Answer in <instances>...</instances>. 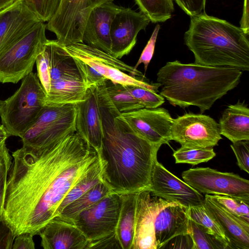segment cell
I'll list each match as a JSON object with an SVG mask.
<instances>
[{
	"mask_svg": "<svg viewBox=\"0 0 249 249\" xmlns=\"http://www.w3.org/2000/svg\"><path fill=\"white\" fill-rule=\"evenodd\" d=\"M12 156L1 222L15 236L38 235L71 189L101 163L97 151L76 132L45 148L22 146Z\"/></svg>",
	"mask_w": 249,
	"mask_h": 249,
	"instance_id": "1",
	"label": "cell"
},
{
	"mask_svg": "<svg viewBox=\"0 0 249 249\" xmlns=\"http://www.w3.org/2000/svg\"><path fill=\"white\" fill-rule=\"evenodd\" d=\"M150 22L142 12L120 6L110 27V55L120 59L129 54L136 45L138 33L145 30Z\"/></svg>",
	"mask_w": 249,
	"mask_h": 249,
	"instance_id": "15",
	"label": "cell"
},
{
	"mask_svg": "<svg viewBox=\"0 0 249 249\" xmlns=\"http://www.w3.org/2000/svg\"><path fill=\"white\" fill-rule=\"evenodd\" d=\"M138 193L122 194V206L116 230L122 249H132Z\"/></svg>",
	"mask_w": 249,
	"mask_h": 249,
	"instance_id": "25",
	"label": "cell"
},
{
	"mask_svg": "<svg viewBox=\"0 0 249 249\" xmlns=\"http://www.w3.org/2000/svg\"><path fill=\"white\" fill-rule=\"evenodd\" d=\"M126 87L130 94L142 105L144 108H157L165 102L164 97L156 92L139 86Z\"/></svg>",
	"mask_w": 249,
	"mask_h": 249,
	"instance_id": "35",
	"label": "cell"
},
{
	"mask_svg": "<svg viewBox=\"0 0 249 249\" xmlns=\"http://www.w3.org/2000/svg\"><path fill=\"white\" fill-rule=\"evenodd\" d=\"M122 249V247L115 232L98 240L89 242L87 249Z\"/></svg>",
	"mask_w": 249,
	"mask_h": 249,
	"instance_id": "41",
	"label": "cell"
},
{
	"mask_svg": "<svg viewBox=\"0 0 249 249\" xmlns=\"http://www.w3.org/2000/svg\"><path fill=\"white\" fill-rule=\"evenodd\" d=\"M186 208L167 200L156 214L154 231L157 249L173 237L189 233V219Z\"/></svg>",
	"mask_w": 249,
	"mask_h": 249,
	"instance_id": "21",
	"label": "cell"
},
{
	"mask_svg": "<svg viewBox=\"0 0 249 249\" xmlns=\"http://www.w3.org/2000/svg\"><path fill=\"white\" fill-rule=\"evenodd\" d=\"M75 106L76 132L99 153L103 129L96 86L89 88L84 99Z\"/></svg>",
	"mask_w": 249,
	"mask_h": 249,
	"instance_id": "17",
	"label": "cell"
},
{
	"mask_svg": "<svg viewBox=\"0 0 249 249\" xmlns=\"http://www.w3.org/2000/svg\"><path fill=\"white\" fill-rule=\"evenodd\" d=\"M111 193L112 192L108 186L102 180L65 207L58 216L63 220L72 222L81 212L92 207Z\"/></svg>",
	"mask_w": 249,
	"mask_h": 249,
	"instance_id": "26",
	"label": "cell"
},
{
	"mask_svg": "<svg viewBox=\"0 0 249 249\" xmlns=\"http://www.w3.org/2000/svg\"><path fill=\"white\" fill-rule=\"evenodd\" d=\"M203 205L222 230L230 249H249V224L226 211L208 194L204 196Z\"/></svg>",
	"mask_w": 249,
	"mask_h": 249,
	"instance_id": "22",
	"label": "cell"
},
{
	"mask_svg": "<svg viewBox=\"0 0 249 249\" xmlns=\"http://www.w3.org/2000/svg\"><path fill=\"white\" fill-rule=\"evenodd\" d=\"M63 46L71 56L88 64L113 83L124 86H139L156 92L158 91L160 84H150L137 79L136 76L142 77H144V76L134 67L126 64L108 53L84 43H76Z\"/></svg>",
	"mask_w": 249,
	"mask_h": 249,
	"instance_id": "8",
	"label": "cell"
},
{
	"mask_svg": "<svg viewBox=\"0 0 249 249\" xmlns=\"http://www.w3.org/2000/svg\"><path fill=\"white\" fill-rule=\"evenodd\" d=\"M101 163L90 171L79 181L65 196L57 211V216L65 207L82 196L94 185L101 181Z\"/></svg>",
	"mask_w": 249,
	"mask_h": 249,
	"instance_id": "30",
	"label": "cell"
},
{
	"mask_svg": "<svg viewBox=\"0 0 249 249\" xmlns=\"http://www.w3.org/2000/svg\"><path fill=\"white\" fill-rule=\"evenodd\" d=\"M208 195L230 213L249 224V201L227 196Z\"/></svg>",
	"mask_w": 249,
	"mask_h": 249,
	"instance_id": "32",
	"label": "cell"
},
{
	"mask_svg": "<svg viewBox=\"0 0 249 249\" xmlns=\"http://www.w3.org/2000/svg\"><path fill=\"white\" fill-rule=\"evenodd\" d=\"M101 86L107 98L121 113L144 108L129 92L126 86L107 79Z\"/></svg>",
	"mask_w": 249,
	"mask_h": 249,
	"instance_id": "27",
	"label": "cell"
},
{
	"mask_svg": "<svg viewBox=\"0 0 249 249\" xmlns=\"http://www.w3.org/2000/svg\"><path fill=\"white\" fill-rule=\"evenodd\" d=\"M189 233L194 243V249H227V243L218 238L208 230L189 218Z\"/></svg>",
	"mask_w": 249,
	"mask_h": 249,
	"instance_id": "29",
	"label": "cell"
},
{
	"mask_svg": "<svg viewBox=\"0 0 249 249\" xmlns=\"http://www.w3.org/2000/svg\"><path fill=\"white\" fill-rule=\"evenodd\" d=\"M88 89L82 79L68 78L56 80L51 83L45 106L76 104L84 99Z\"/></svg>",
	"mask_w": 249,
	"mask_h": 249,
	"instance_id": "24",
	"label": "cell"
},
{
	"mask_svg": "<svg viewBox=\"0 0 249 249\" xmlns=\"http://www.w3.org/2000/svg\"><path fill=\"white\" fill-rule=\"evenodd\" d=\"M46 97L37 73L31 72L22 79L20 87L4 101L0 115L11 136L22 137L45 107Z\"/></svg>",
	"mask_w": 249,
	"mask_h": 249,
	"instance_id": "5",
	"label": "cell"
},
{
	"mask_svg": "<svg viewBox=\"0 0 249 249\" xmlns=\"http://www.w3.org/2000/svg\"><path fill=\"white\" fill-rule=\"evenodd\" d=\"M33 235L30 233L25 232L16 236L13 243V249H35V244Z\"/></svg>",
	"mask_w": 249,
	"mask_h": 249,
	"instance_id": "43",
	"label": "cell"
},
{
	"mask_svg": "<svg viewBox=\"0 0 249 249\" xmlns=\"http://www.w3.org/2000/svg\"><path fill=\"white\" fill-rule=\"evenodd\" d=\"M12 156L5 143L0 147V223L5 196L9 171L12 164Z\"/></svg>",
	"mask_w": 249,
	"mask_h": 249,
	"instance_id": "36",
	"label": "cell"
},
{
	"mask_svg": "<svg viewBox=\"0 0 249 249\" xmlns=\"http://www.w3.org/2000/svg\"><path fill=\"white\" fill-rule=\"evenodd\" d=\"M40 21L22 0L0 11V54Z\"/></svg>",
	"mask_w": 249,
	"mask_h": 249,
	"instance_id": "18",
	"label": "cell"
},
{
	"mask_svg": "<svg viewBox=\"0 0 249 249\" xmlns=\"http://www.w3.org/2000/svg\"><path fill=\"white\" fill-rule=\"evenodd\" d=\"M182 178L201 194L227 196L249 201V180L233 173L197 167L183 172Z\"/></svg>",
	"mask_w": 249,
	"mask_h": 249,
	"instance_id": "9",
	"label": "cell"
},
{
	"mask_svg": "<svg viewBox=\"0 0 249 249\" xmlns=\"http://www.w3.org/2000/svg\"><path fill=\"white\" fill-rule=\"evenodd\" d=\"M103 129L99 155L102 180L112 193L149 190L157 153L161 145L137 134L118 115L121 113L102 91L97 93Z\"/></svg>",
	"mask_w": 249,
	"mask_h": 249,
	"instance_id": "2",
	"label": "cell"
},
{
	"mask_svg": "<svg viewBox=\"0 0 249 249\" xmlns=\"http://www.w3.org/2000/svg\"><path fill=\"white\" fill-rule=\"evenodd\" d=\"M42 22H48L55 14L61 0H22Z\"/></svg>",
	"mask_w": 249,
	"mask_h": 249,
	"instance_id": "34",
	"label": "cell"
},
{
	"mask_svg": "<svg viewBox=\"0 0 249 249\" xmlns=\"http://www.w3.org/2000/svg\"><path fill=\"white\" fill-rule=\"evenodd\" d=\"M38 235L44 249H87L89 242L72 222L59 216L51 220Z\"/></svg>",
	"mask_w": 249,
	"mask_h": 249,
	"instance_id": "20",
	"label": "cell"
},
{
	"mask_svg": "<svg viewBox=\"0 0 249 249\" xmlns=\"http://www.w3.org/2000/svg\"><path fill=\"white\" fill-rule=\"evenodd\" d=\"M15 237L2 222L0 223V249H12Z\"/></svg>",
	"mask_w": 249,
	"mask_h": 249,
	"instance_id": "44",
	"label": "cell"
},
{
	"mask_svg": "<svg viewBox=\"0 0 249 249\" xmlns=\"http://www.w3.org/2000/svg\"><path fill=\"white\" fill-rule=\"evenodd\" d=\"M187 213L189 218L204 227L210 233L228 244L222 230L206 211L204 205L189 207L187 209Z\"/></svg>",
	"mask_w": 249,
	"mask_h": 249,
	"instance_id": "33",
	"label": "cell"
},
{
	"mask_svg": "<svg viewBox=\"0 0 249 249\" xmlns=\"http://www.w3.org/2000/svg\"><path fill=\"white\" fill-rule=\"evenodd\" d=\"M10 136L4 126L2 124L0 125V147L5 143L6 139Z\"/></svg>",
	"mask_w": 249,
	"mask_h": 249,
	"instance_id": "46",
	"label": "cell"
},
{
	"mask_svg": "<svg viewBox=\"0 0 249 249\" xmlns=\"http://www.w3.org/2000/svg\"><path fill=\"white\" fill-rule=\"evenodd\" d=\"M92 0H61L55 14L46 24L62 46L83 43V35L91 10Z\"/></svg>",
	"mask_w": 249,
	"mask_h": 249,
	"instance_id": "10",
	"label": "cell"
},
{
	"mask_svg": "<svg viewBox=\"0 0 249 249\" xmlns=\"http://www.w3.org/2000/svg\"><path fill=\"white\" fill-rule=\"evenodd\" d=\"M122 201V194L111 193L81 212L72 222L89 242L107 236L116 232Z\"/></svg>",
	"mask_w": 249,
	"mask_h": 249,
	"instance_id": "11",
	"label": "cell"
},
{
	"mask_svg": "<svg viewBox=\"0 0 249 249\" xmlns=\"http://www.w3.org/2000/svg\"><path fill=\"white\" fill-rule=\"evenodd\" d=\"M219 128L223 135L234 142L249 140V109L245 102L230 105L224 110L219 121Z\"/></svg>",
	"mask_w": 249,
	"mask_h": 249,
	"instance_id": "23",
	"label": "cell"
},
{
	"mask_svg": "<svg viewBox=\"0 0 249 249\" xmlns=\"http://www.w3.org/2000/svg\"><path fill=\"white\" fill-rule=\"evenodd\" d=\"M155 196L188 208L203 205L204 196L155 160L149 190Z\"/></svg>",
	"mask_w": 249,
	"mask_h": 249,
	"instance_id": "14",
	"label": "cell"
},
{
	"mask_svg": "<svg viewBox=\"0 0 249 249\" xmlns=\"http://www.w3.org/2000/svg\"><path fill=\"white\" fill-rule=\"evenodd\" d=\"M160 29V25L158 24H157L149 40L143 50L137 63L134 67L135 69H137V67L140 64L143 63L144 67V71L146 72L148 66L154 54L156 40Z\"/></svg>",
	"mask_w": 249,
	"mask_h": 249,
	"instance_id": "39",
	"label": "cell"
},
{
	"mask_svg": "<svg viewBox=\"0 0 249 249\" xmlns=\"http://www.w3.org/2000/svg\"><path fill=\"white\" fill-rule=\"evenodd\" d=\"M16 0H0V11L12 4Z\"/></svg>",
	"mask_w": 249,
	"mask_h": 249,
	"instance_id": "47",
	"label": "cell"
},
{
	"mask_svg": "<svg viewBox=\"0 0 249 249\" xmlns=\"http://www.w3.org/2000/svg\"><path fill=\"white\" fill-rule=\"evenodd\" d=\"M46 29L45 22H38L0 54V82L16 84L32 72L48 40Z\"/></svg>",
	"mask_w": 249,
	"mask_h": 249,
	"instance_id": "6",
	"label": "cell"
},
{
	"mask_svg": "<svg viewBox=\"0 0 249 249\" xmlns=\"http://www.w3.org/2000/svg\"><path fill=\"white\" fill-rule=\"evenodd\" d=\"M194 249V243L190 233L178 235L169 240L161 249Z\"/></svg>",
	"mask_w": 249,
	"mask_h": 249,
	"instance_id": "42",
	"label": "cell"
},
{
	"mask_svg": "<svg viewBox=\"0 0 249 249\" xmlns=\"http://www.w3.org/2000/svg\"><path fill=\"white\" fill-rule=\"evenodd\" d=\"M241 70L178 60L168 62L157 73L160 94L174 106L198 107L201 113L240 83Z\"/></svg>",
	"mask_w": 249,
	"mask_h": 249,
	"instance_id": "3",
	"label": "cell"
},
{
	"mask_svg": "<svg viewBox=\"0 0 249 249\" xmlns=\"http://www.w3.org/2000/svg\"><path fill=\"white\" fill-rule=\"evenodd\" d=\"M141 12L153 23L170 19L174 11L173 0H134Z\"/></svg>",
	"mask_w": 249,
	"mask_h": 249,
	"instance_id": "28",
	"label": "cell"
},
{
	"mask_svg": "<svg viewBox=\"0 0 249 249\" xmlns=\"http://www.w3.org/2000/svg\"><path fill=\"white\" fill-rule=\"evenodd\" d=\"M249 0H244L243 14L240 20V28L247 35L249 33Z\"/></svg>",
	"mask_w": 249,
	"mask_h": 249,
	"instance_id": "45",
	"label": "cell"
},
{
	"mask_svg": "<svg viewBox=\"0 0 249 249\" xmlns=\"http://www.w3.org/2000/svg\"><path fill=\"white\" fill-rule=\"evenodd\" d=\"M231 147L241 170L249 173V140H241L232 142Z\"/></svg>",
	"mask_w": 249,
	"mask_h": 249,
	"instance_id": "38",
	"label": "cell"
},
{
	"mask_svg": "<svg viewBox=\"0 0 249 249\" xmlns=\"http://www.w3.org/2000/svg\"><path fill=\"white\" fill-rule=\"evenodd\" d=\"M73 58L81 77L88 88L100 85L107 79L88 64L78 59Z\"/></svg>",
	"mask_w": 249,
	"mask_h": 249,
	"instance_id": "37",
	"label": "cell"
},
{
	"mask_svg": "<svg viewBox=\"0 0 249 249\" xmlns=\"http://www.w3.org/2000/svg\"><path fill=\"white\" fill-rule=\"evenodd\" d=\"M215 155L213 147L194 148L182 146L175 151L173 154L176 163H187L193 165L207 162Z\"/></svg>",
	"mask_w": 249,
	"mask_h": 249,
	"instance_id": "31",
	"label": "cell"
},
{
	"mask_svg": "<svg viewBox=\"0 0 249 249\" xmlns=\"http://www.w3.org/2000/svg\"><path fill=\"white\" fill-rule=\"evenodd\" d=\"M190 18L184 38L195 63L249 71V35L240 27L206 13Z\"/></svg>",
	"mask_w": 249,
	"mask_h": 249,
	"instance_id": "4",
	"label": "cell"
},
{
	"mask_svg": "<svg viewBox=\"0 0 249 249\" xmlns=\"http://www.w3.org/2000/svg\"><path fill=\"white\" fill-rule=\"evenodd\" d=\"M118 116L137 134L152 144L161 145L171 141L173 119L164 108H142Z\"/></svg>",
	"mask_w": 249,
	"mask_h": 249,
	"instance_id": "13",
	"label": "cell"
},
{
	"mask_svg": "<svg viewBox=\"0 0 249 249\" xmlns=\"http://www.w3.org/2000/svg\"><path fill=\"white\" fill-rule=\"evenodd\" d=\"M221 139L218 124L209 116L190 112L173 119L171 140L182 147H213Z\"/></svg>",
	"mask_w": 249,
	"mask_h": 249,
	"instance_id": "12",
	"label": "cell"
},
{
	"mask_svg": "<svg viewBox=\"0 0 249 249\" xmlns=\"http://www.w3.org/2000/svg\"><path fill=\"white\" fill-rule=\"evenodd\" d=\"M4 104V101L0 100V115L1 113Z\"/></svg>",
	"mask_w": 249,
	"mask_h": 249,
	"instance_id": "48",
	"label": "cell"
},
{
	"mask_svg": "<svg viewBox=\"0 0 249 249\" xmlns=\"http://www.w3.org/2000/svg\"><path fill=\"white\" fill-rule=\"evenodd\" d=\"M166 201L154 196L149 190L138 193L131 249H157L154 219L156 213Z\"/></svg>",
	"mask_w": 249,
	"mask_h": 249,
	"instance_id": "16",
	"label": "cell"
},
{
	"mask_svg": "<svg viewBox=\"0 0 249 249\" xmlns=\"http://www.w3.org/2000/svg\"><path fill=\"white\" fill-rule=\"evenodd\" d=\"M120 6L107 2L93 9L86 22L83 43L110 54V27Z\"/></svg>",
	"mask_w": 249,
	"mask_h": 249,
	"instance_id": "19",
	"label": "cell"
},
{
	"mask_svg": "<svg viewBox=\"0 0 249 249\" xmlns=\"http://www.w3.org/2000/svg\"><path fill=\"white\" fill-rule=\"evenodd\" d=\"M180 8L190 17L206 14V0H175Z\"/></svg>",
	"mask_w": 249,
	"mask_h": 249,
	"instance_id": "40",
	"label": "cell"
},
{
	"mask_svg": "<svg viewBox=\"0 0 249 249\" xmlns=\"http://www.w3.org/2000/svg\"><path fill=\"white\" fill-rule=\"evenodd\" d=\"M75 104L45 106L21 138L22 146L43 148L76 132Z\"/></svg>",
	"mask_w": 249,
	"mask_h": 249,
	"instance_id": "7",
	"label": "cell"
}]
</instances>
